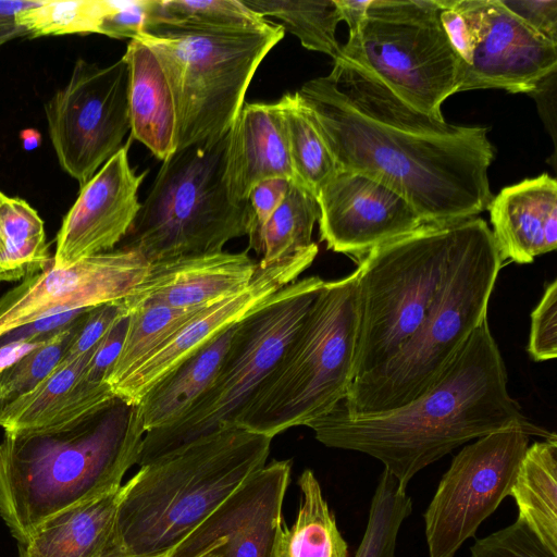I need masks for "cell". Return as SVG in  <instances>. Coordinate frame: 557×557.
<instances>
[{"label": "cell", "mask_w": 557, "mask_h": 557, "mask_svg": "<svg viewBox=\"0 0 557 557\" xmlns=\"http://www.w3.org/2000/svg\"><path fill=\"white\" fill-rule=\"evenodd\" d=\"M147 171L136 174L122 147L81 187L57 234L51 265L67 268L77 261L111 251L131 230L141 203L138 189Z\"/></svg>", "instance_id": "cell-19"}, {"label": "cell", "mask_w": 557, "mask_h": 557, "mask_svg": "<svg viewBox=\"0 0 557 557\" xmlns=\"http://www.w3.org/2000/svg\"><path fill=\"white\" fill-rule=\"evenodd\" d=\"M202 308L181 309L146 302L131 309L122 349L106 380L109 387L175 335Z\"/></svg>", "instance_id": "cell-32"}, {"label": "cell", "mask_w": 557, "mask_h": 557, "mask_svg": "<svg viewBox=\"0 0 557 557\" xmlns=\"http://www.w3.org/2000/svg\"><path fill=\"white\" fill-rule=\"evenodd\" d=\"M469 222L423 224L358 261L360 313L352 382L388 362L418 331Z\"/></svg>", "instance_id": "cell-7"}, {"label": "cell", "mask_w": 557, "mask_h": 557, "mask_svg": "<svg viewBox=\"0 0 557 557\" xmlns=\"http://www.w3.org/2000/svg\"><path fill=\"white\" fill-rule=\"evenodd\" d=\"M338 170L374 178L425 224L476 216L493 198L495 150L487 128L447 123L396 96L369 71L338 58L296 92Z\"/></svg>", "instance_id": "cell-1"}, {"label": "cell", "mask_w": 557, "mask_h": 557, "mask_svg": "<svg viewBox=\"0 0 557 557\" xmlns=\"http://www.w3.org/2000/svg\"><path fill=\"white\" fill-rule=\"evenodd\" d=\"M471 557H557L520 519L479 539L470 548Z\"/></svg>", "instance_id": "cell-38"}, {"label": "cell", "mask_w": 557, "mask_h": 557, "mask_svg": "<svg viewBox=\"0 0 557 557\" xmlns=\"http://www.w3.org/2000/svg\"><path fill=\"white\" fill-rule=\"evenodd\" d=\"M296 182L315 197L338 171L337 164L296 94L277 100Z\"/></svg>", "instance_id": "cell-34"}, {"label": "cell", "mask_w": 557, "mask_h": 557, "mask_svg": "<svg viewBox=\"0 0 557 557\" xmlns=\"http://www.w3.org/2000/svg\"><path fill=\"white\" fill-rule=\"evenodd\" d=\"M320 238L358 261L425 224L399 194L367 175L338 170L318 191Z\"/></svg>", "instance_id": "cell-18"}, {"label": "cell", "mask_w": 557, "mask_h": 557, "mask_svg": "<svg viewBox=\"0 0 557 557\" xmlns=\"http://www.w3.org/2000/svg\"><path fill=\"white\" fill-rule=\"evenodd\" d=\"M272 23L242 0H152L144 34L236 33L263 29Z\"/></svg>", "instance_id": "cell-29"}, {"label": "cell", "mask_w": 557, "mask_h": 557, "mask_svg": "<svg viewBox=\"0 0 557 557\" xmlns=\"http://www.w3.org/2000/svg\"><path fill=\"white\" fill-rule=\"evenodd\" d=\"M228 136L176 150L163 161L122 247L152 263L220 252L249 235L250 205L234 201L225 183Z\"/></svg>", "instance_id": "cell-8"}, {"label": "cell", "mask_w": 557, "mask_h": 557, "mask_svg": "<svg viewBox=\"0 0 557 557\" xmlns=\"http://www.w3.org/2000/svg\"><path fill=\"white\" fill-rule=\"evenodd\" d=\"M528 352L534 361H547L557 355V281L547 285L531 313Z\"/></svg>", "instance_id": "cell-39"}, {"label": "cell", "mask_w": 557, "mask_h": 557, "mask_svg": "<svg viewBox=\"0 0 557 557\" xmlns=\"http://www.w3.org/2000/svg\"><path fill=\"white\" fill-rule=\"evenodd\" d=\"M235 326L185 359L146 393L137 405L145 432L176 419L205 392L219 370Z\"/></svg>", "instance_id": "cell-26"}, {"label": "cell", "mask_w": 557, "mask_h": 557, "mask_svg": "<svg viewBox=\"0 0 557 557\" xmlns=\"http://www.w3.org/2000/svg\"><path fill=\"white\" fill-rule=\"evenodd\" d=\"M284 177H270L257 183L248 195L253 223L248 237L258 232L284 201L290 185Z\"/></svg>", "instance_id": "cell-44"}, {"label": "cell", "mask_w": 557, "mask_h": 557, "mask_svg": "<svg viewBox=\"0 0 557 557\" xmlns=\"http://www.w3.org/2000/svg\"><path fill=\"white\" fill-rule=\"evenodd\" d=\"M224 177L236 202L248 201L251 188L265 178L296 182L277 101L244 103L230 131Z\"/></svg>", "instance_id": "cell-22"}, {"label": "cell", "mask_w": 557, "mask_h": 557, "mask_svg": "<svg viewBox=\"0 0 557 557\" xmlns=\"http://www.w3.org/2000/svg\"><path fill=\"white\" fill-rule=\"evenodd\" d=\"M248 251L222 250L152 262L145 280L123 302L127 311L146 302L181 309L206 307L249 285L258 261Z\"/></svg>", "instance_id": "cell-20"}, {"label": "cell", "mask_w": 557, "mask_h": 557, "mask_svg": "<svg viewBox=\"0 0 557 557\" xmlns=\"http://www.w3.org/2000/svg\"><path fill=\"white\" fill-rule=\"evenodd\" d=\"M126 312L128 311L123 300L90 308L84 314L62 360L73 359L92 350L115 320Z\"/></svg>", "instance_id": "cell-40"}, {"label": "cell", "mask_w": 557, "mask_h": 557, "mask_svg": "<svg viewBox=\"0 0 557 557\" xmlns=\"http://www.w3.org/2000/svg\"><path fill=\"white\" fill-rule=\"evenodd\" d=\"M37 0H0V47L8 41L26 36L23 27L16 22L17 14L34 5Z\"/></svg>", "instance_id": "cell-45"}, {"label": "cell", "mask_w": 557, "mask_h": 557, "mask_svg": "<svg viewBox=\"0 0 557 557\" xmlns=\"http://www.w3.org/2000/svg\"><path fill=\"white\" fill-rule=\"evenodd\" d=\"M128 312L119 317L95 347L87 362L84 377L91 383H106L124 342Z\"/></svg>", "instance_id": "cell-42"}, {"label": "cell", "mask_w": 557, "mask_h": 557, "mask_svg": "<svg viewBox=\"0 0 557 557\" xmlns=\"http://www.w3.org/2000/svg\"><path fill=\"white\" fill-rule=\"evenodd\" d=\"M359 270L324 283L276 364L236 425L269 437L308 425L345 399L359 331Z\"/></svg>", "instance_id": "cell-6"}, {"label": "cell", "mask_w": 557, "mask_h": 557, "mask_svg": "<svg viewBox=\"0 0 557 557\" xmlns=\"http://www.w3.org/2000/svg\"><path fill=\"white\" fill-rule=\"evenodd\" d=\"M109 0H37L16 16L30 38L98 34Z\"/></svg>", "instance_id": "cell-37"}, {"label": "cell", "mask_w": 557, "mask_h": 557, "mask_svg": "<svg viewBox=\"0 0 557 557\" xmlns=\"http://www.w3.org/2000/svg\"><path fill=\"white\" fill-rule=\"evenodd\" d=\"M298 486L297 517L290 527L283 525L275 557H348V544L310 469L302 471Z\"/></svg>", "instance_id": "cell-28"}, {"label": "cell", "mask_w": 557, "mask_h": 557, "mask_svg": "<svg viewBox=\"0 0 557 557\" xmlns=\"http://www.w3.org/2000/svg\"><path fill=\"white\" fill-rule=\"evenodd\" d=\"M45 112L59 164L82 187L122 148L131 131L127 62L121 58L99 66L78 59Z\"/></svg>", "instance_id": "cell-14"}, {"label": "cell", "mask_w": 557, "mask_h": 557, "mask_svg": "<svg viewBox=\"0 0 557 557\" xmlns=\"http://www.w3.org/2000/svg\"><path fill=\"white\" fill-rule=\"evenodd\" d=\"M20 557H23V556H20Z\"/></svg>", "instance_id": "cell-49"}, {"label": "cell", "mask_w": 557, "mask_h": 557, "mask_svg": "<svg viewBox=\"0 0 557 557\" xmlns=\"http://www.w3.org/2000/svg\"><path fill=\"white\" fill-rule=\"evenodd\" d=\"M503 261L531 263L557 246V181L543 173L503 188L487 206Z\"/></svg>", "instance_id": "cell-21"}, {"label": "cell", "mask_w": 557, "mask_h": 557, "mask_svg": "<svg viewBox=\"0 0 557 557\" xmlns=\"http://www.w3.org/2000/svg\"><path fill=\"white\" fill-rule=\"evenodd\" d=\"M87 311L37 342L15 361L0 370V418L13 404L32 393L59 366Z\"/></svg>", "instance_id": "cell-35"}, {"label": "cell", "mask_w": 557, "mask_h": 557, "mask_svg": "<svg viewBox=\"0 0 557 557\" xmlns=\"http://www.w3.org/2000/svg\"><path fill=\"white\" fill-rule=\"evenodd\" d=\"M503 262L487 223L470 218L448 275L418 331L388 362L350 384L341 401L343 410L348 416L380 413L422 396L487 317Z\"/></svg>", "instance_id": "cell-5"}, {"label": "cell", "mask_w": 557, "mask_h": 557, "mask_svg": "<svg viewBox=\"0 0 557 557\" xmlns=\"http://www.w3.org/2000/svg\"><path fill=\"white\" fill-rule=\"evenodd\" d=\"M281 24L236 33L141 34L170 85L176 150L214 143L234 125L262 60L284 38Z\"/></svg>", "instance_id": "cell-10"}, {"label": "cell", "mask_w": 557, "mask_h": 557, "mask_svg": "<svg viewBox=\"0 0 557 557\" xmlns=\"http://www.w3.org/2000/svg\"><path fill=\"white\" fill-rule=\"evenodd\" d=\"M292 461L265 463L166 557H275Z\"/></svg>", "instance_id": "cell-16"}, {"label": "cell", "mask_w": 557, "mask_h": 557, "mask_svg": "<svg viewBox=\"0 0 557 557\" xmlns=\"http://www.w3.org/2000/svg\"><path fill=\"white\" fill-rule=\"evenodd\" d=\"M311 247L263 267L258 263L249 285L202 308L175 335L146 357L110 389L115 397L137 406L146 393L176 366L221 333L236 325L276 292L298 280L314 261Z\"/></svg>", "instance_id": "cell-17"}, {"label": "cell", "mask_w": 557, "mask_h": 557, "mask_svg": "<svg viewBox=\"0 0 557 557\" xmlns=\"http://www.w3.org/2000/svg\"><path fill=\"white\" fill-rule=\"evenodd\" d=\"M532 435L522 425L502 429L453 458L423 515L429 557H454L509 496Z\"/></svg>", "instance_id": "cell-13"}, {"label": "cell", "mask_w": 557, "mask_h": 557, "mask_svg": "<svg viewBox=\"0 0 557 557\" xmlns=\"http://www.w3.org/2000/svg\"><path fill=\"white\" fill-rule=\"evenodd\" d=\"M524 24L557 44V0H500Z\"/></svg>", "instance_id": "cell-43"}, {"label": "cell", "mask_w": 557, "mask_h": 557, "mask_svg": "<svg viewBox=\"0 0 557 557\" xmlns=\"http://www.w3.org/2000/svg\"><path fill=\"white\" fill-rule=\"evenodd\" d=\"M271 442L225 426L139 466L120 488L111 557H166L267 463Z\"/></svg>", "instance_id": "cell-4"}, {"label": "cell", "mask_w": 557, "mask_h": 557, "mask_svg": "<svg viewBox=\"0 0 557 557\" xmlns=\"http://www.w3.org/2000/svg\"><path fill=\"white\" fill-rule=\"evenodd\" d=\"M144 434L137 406L119 397L59 429L4 432L0 516L12 535L23 544L50 518L120 488Z\"/></svg>", "instance_id": "cell-3"}, {"label": "cell", "mask_w": 557, "mask_h": 557, "mask_svg": "<svg viewBox=\"0 0 557 557\" xmlns=\"http://www.w3.org/2000/svg\"><path fill=\"white\" fill-rule=\"evenodd\" d=\"M33 131V129H32ZM39 140V136L37 132H32V135H28V132L25 129L23 135V145L25 149L30 150L37 146V141Z\"/></svg>", "instance_id": "cell-47"}, {"label": "cell", "mask_w": 557, "mask_h": 557, "mask_svg": "<svg viewBox=\"0 0 557 557\" xmlns=\"http://www.w3.org/2000/svg\"><path fill=\"white\" fill-rule=\"evenodd\" d=\"M5 197H7V196H5L2 191H0V203L3 201V199H4Z\"/></svg>", "instance_id": "cell-48"}, {"label": "cell", "mask_w": 557, "mask_h": 557, "mask_svg": "<svg viewBox=\"0 0 557 557\" xmlns=\"http://www.w3.org/2000/svg\"><path fill=\"white\" fill-rule=\"evenodd\" d=\"M128 65V111L132 137L159 160L176 151L177 121L173 95L151 49L132 39L122 57Z\"/></svg>", "instance_id": "cell-24"}, {"label": "cell", "mask_w": 557, "mask_h": 557, "mask_svg": "<svg viewBox=\"0 0 557 557\" xmlns=\"http://www.w3.org/2000/svg\"><path fill=\"white\" fill-rule=\"evenodd\" d=\"M441 21L462 63L458 91L531 94L556 73L557 44L530 28L500 0H445Z\"/></svg>", "instance_id": "cell-12"}, {"label": "cell", "mask_w": 557, "mask_h": 557, "mask_svg": "<svg viewBox=\"0 0 557 557\" xmlns=\"http://www.w3.org/2000/svg\"><path fill=\"white\" fill-rule=\"evenodd\" d=\"M522 520L557 553V435L528 446L510 488Z\"/></svg>", "instance_id": "cell-27"}, {"label": "cell", "mask_w": 557, "mask_h": 557, "mask_svg": "<svg viewBox=\"0 0 557 557\" xmlns=\"http://www.w3.org/2000/svg\"><path fill=\"white\" fill-rule=\"evenodd\" d=\"M513 425L543 438L507 389V372L487 317L473 330L433 385L411 403L380 413L348 416L339 403L307 426L332 448L367 454L403 490L422 469L467 442Z\"/></svg>", "instance_id": "cell-2"}, {"label": "cell", "mask_w": 557, "mask_h": 557, "mask_svg": "<svg viewBox=\"0 0 557 557\" xmlns=\"http://www.w3.org/2000/svg\"><path fill=\"white\" fill-rule=\"evenodd\" d=\"M325 281L297 280L238 322L219 370L205 392L170 423L145 432L137 465H145L236 421L302 324Z\"/></svg>", "instance_id": "cell-9"}, {"label": "cell", "mask_w": 557, "mask_h": 557, "mask_svg": "<svg viewBox=\"0 0 557 557\" xmlns=\"http://www.w3.org/2000/svg\"><path fill=\"white\" fill-rule=\"evenodd\" d=\"M120 488L44 522L21 544L20 556L111 557Z\"/></svg>", "instance_id": "cell-25"}, {"label": "cell", "mask_w": 557, "mask_h": 557, "mask_svg": "<svg viewBox=\"0 0 557 557\" xmlns=\"http://www.w3.org/2000/svg\"><path fill=\"white\" fill-rule=\"evenodd\" d=\"M51 262L37 211L23 199L7 196L0 203V281L24 278Z\"/></svg>", "instance_id": "cell-31"}, {"label": "cell", "mask_w": 557, "mask_h": 557, "mask_svg": "<svg viewBox=\"0 0 557 557\" xmlns=\"http://www.w3.org/2000/svg\"><path fill=\"white\" fill-rule=\"evenodd\" d=\"M443 0H371L341 57L369 71L414 109L444 120L461 60L442 25Z\"/></svg>", "instance_id": "cell-11"}, {"label": "cell", "mask_w": 557, "mask_h": 557, "mask_svg": "<svg viewBox=\"0 0 557 557\" xmlns=\"http://www.w3.org/2000/svg\"><path fill=\"white\" fill-rule=\"evenodd\" d=\"M338 9L341 20L344 21L349 29V35L354 34L363 21L367 9L371 0H334Z\"/></svg>", "instance_id": "cell-46"}, {"label": "cell", "mask_w": 557, "mask_h": 557, "mask_svg": "<svg viewBox=\"0 0 557 557\" xmlns=\"http://www.w3.org/2000/svg\"><path fill=\"white\" fill-rule=\"evenodd\" d=\"M151 2L152 0L110 1L109 11L101 21L98 34L116 39H136L149 26Z\"/></svg>", "instance_id": "cell-41"}, {"label": "cell", "mask_w": 557, "mask_h": 557, "mask_svg": "<svg viewBox=\"0 0 557 557\" xmlns=\"http://www.w3.org/2000/svg\"><path fill=\"white\" fill-rule=\"evenodd\" d=\"M94 349L79 357L62 360L32 393L13 404L0 418L4 432L59 429L108 405L115 397L109 385L91 383L84 377Z\"/></svg>", "instance_id": "cell-23"}, {"label": "cell", "mask_w": 557, "mask_h": 557, "mask_svg": "<svg viewBox=\"0 0 557 557\" xmlns=\"http://www.w3.org/2000/svg\"><path fill=\"white\" fill-rule=\"evenodd\" d=\"M150 263L120 247L30 274L0 296V337L35 321L124 300L145 280Z\"/></svg>", "instance_id": "cell-15"}, {"label": "cell", "mask_w": 557, "mask_h": 557, "mask_svg": "<svg viewBox=\"0 0 557 557\" xmlns=\"http://www.w3.org/2000/svg\"><path fill=\"white\" fill-rule=\"evenodd\" d=\"M262 17L281 21L284 30L296 36L300 44L313 51L341 57L342 46L336 39V27L342 21L334 0H242Z\"/></svg>", "instance_id": "cell-33"}, {"label": "cell", "mask_w": 557, "mask_h": 557, "mask_svg": "<svg viewBox=\"0 0 557 557\" xmlns=\"http://www.w3.org/2000/svg\"><path fill=\"white\" fill-rule=\"evenodd\" d=\"M315 196L298 182L292 181L287 195L268 222L249 236L248 250L261 255L258 261L267 267L308 249L319 220Z\"/></svg>", "instance_id": "cell-30"}, {"label": "cell", "mask_w": 557, "mask_h": 557, "mask_svg": "<svg viewBox=\"0 0 557 557\" xmlns=\"http://www.w3.org/2000/svg\"><path fill=\"white\" fill-rule=\"evenodd\" d=\"M411 511L410 496L384 470L374 490L367 527L354 557H395L400 527Z\"/></svg>", "instance_id": "cell-36"}]
</instances>
